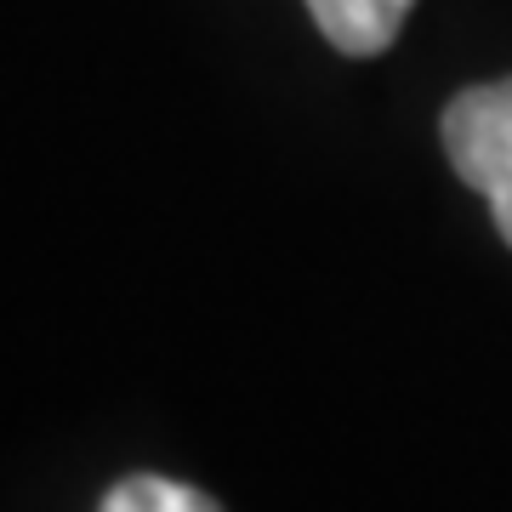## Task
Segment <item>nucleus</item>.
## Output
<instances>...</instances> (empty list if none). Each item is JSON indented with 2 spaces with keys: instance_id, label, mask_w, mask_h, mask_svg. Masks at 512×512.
<instances>
[{
  "instance_id": "1",
  "label": "nucleus",
  "mask_w": 512,
  "mask_h": 512,
  "mask_svg": "<svg viewBox=\"0 0 512 512\" xmlns=\"http://www.w3.org/2000/svg\"><path fill=\"white\" fill-rule=\"evenodd\" d=\"M439 137L456 177L490 200L495 228L512 245V80L456 92L439 120Z\"/></svg>"
},
{
  "instance_id": "2",
  "label": "nucleus",
  "mask_w": 512,
  "mask_h": 512,
  "mask_svg": "<svg viewBox=\"0 0 512 512\" xmlns=\"http://www.w3.org/2000/svg\"><path fill=\"white\" fill-rule=\"evenodd\" d=\"M416 0H308L319 35L342 57H382L399 40Z\"/></svg>"
},
{
  "instance_id": "3",
  "label": "nucleus",
  "mask_w": 512,
  "mask_h": 512,
  "mask_svg": "<svg viewBox=\"0 0 512 512\" xmlns=\"http://www.w3.org/2000/svg\"><path fill=\"white\" fill-rule=\"evenodd\" d=\"M97 512H222V507L194 484H177V478L160 473H131L97 501Z\"/></svg>"
}]
</instances>
